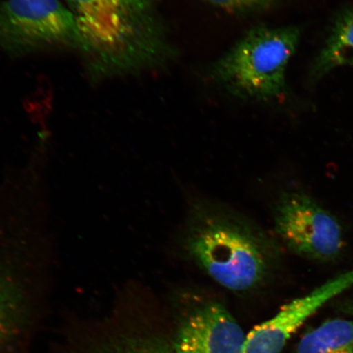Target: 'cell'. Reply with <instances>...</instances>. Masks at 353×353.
<instances>
[{
	"mask_svg": "<svg viewBox=\"0 0 353 353\" xmlns=\"http://www.w3.org/2000/svg\"><path fill=\"white\" fill-rule=\"evenodd\" d=\"M182 241L185 253L198 268L236 293L250 292L266 284L280 263V246L274 238L216 203L193 205Z\"/></svg>",
	"mask_w": 353,
	"mask_h": 353,
	"instance_id": "cell-1",
	"label": "cell"
},
{
	"mask_svg": "<svg viewBox=\"0 0 353 353\" xmlns=\"http://www.w3.org/2000/svg\"><path fill=\"white\" fill-rule=\"evenodd\" d=\"M296 353H353V321L333 319L307 333Z\"/></svg>",
	"mask_w": 353,
	"mask_h": 353,
	"instance_id": "cell-9",
	"label": "cell"
},
{
	"mask_svg": "<svg viewBox=\"0 0 353 353\" xmlns=\"http://www.w3.org/2000/svg\"><path fill=\"white\" fill-rule=\"evenodd\" d=\"M95 353H180L173 341L156 334L125 335L103 344Z\"/></svg>",
	"mask_w": 353,
	"mask_h": 353,
	"instance_id": "cell-10",
	"label": "cell"
},
{
	"mask_svg": "<svg viewBox=\"0 0 353 353\" xmlns=\"http://www.w3.org/2000/svg\"><path fill=\"white\" fill-rule=\"evenodd\" d=\"M353 65V8L335 20L327 41L312 65V74L319 79L331 70Z\"/></svg>",
	"mask_w": 353,
	"mask_h": 353,
	"instance_id": "cell-8",
	"label": "cell"
},
{
	"mask_svg": "<svg viewBox=\"0 0 353 353\" xmlns=\"http://www.w3.org/2000/svg\"><path fill=\"white\" fill-rule=\"evenodd\" d=\"M210 6L229 12L247 13L267 7L273 0H204Z\"/></svg>",
	"mask_w": 353,
	"mask_h": 353,
	"instance_id": "cell-11",
	"label": "cell"
},
{
	"mask_svg": "<svg viewBox=\"0 0 353 353\" xmlns=\"http://www.w3.org/2000/svg\"><path fill=\"white\" fill-rule=\"evenodd\" d=\"M299 37L294 26H256L211 65L210 78L241 100L269 103L279 99Z\"/></svg>",
	"mask_w": 353,
	"mask_h": 353,
	"instance_id": "cell-3",
	"label": "cell"
},
{
	"mask_svg": "<svg viewBox=\"0 0 353 353\" xmlns=\"http://www.w3.org/2000/svg\"><path fill=\"white\" fill-rule=\"evenodd\" d=\"M273 223L281 244L299 257L327 263L342 253L345 242L339 221L300 190H289L277 199Z\"/></svg>",
	"mask_w": 353,
	"mask_h": 353,
	"instance_id": "cell-4",
	"label": "cell"
},
{
	"mask_svg": "<svg viewBox=\"0 0 353 353\" xmlns=\"http://www.w3.org/2000/svg\"><path fill=\"white\" fill-rule=\"evenodd\" d=\"M83 50L117 72H135L170 63L174 46L156 0H65Z\"/></svg>",
	"mask_w": 353,
	"mask_h": 353,
	"instance_id": "cell-2",
	"label": "cell"
},
{
	"mask_svg": "<svg viewBox=\"0 0 353 353\" xmlns=\"http://www.w3.org/2000/svg\"><path fill=\"white\" fill-rule=\"evenodd\" d=\"M69 46L83 50L76 17L60 0L0 3V47L12 52Z\"/></svg>",
	"mask_w": 353,
	"mask_h": 353,
	"instance_id": "cell-5",
	"label": "cell"
},
{
	"mask_svg": "<svg viewBox=\"0 0 353 353\" xmlns=\"http://www.w3.org/2000/svg\"><path fill=\"white\" fill-rule=\"evenodd\" d=\"M173 341L180 353H245L246 336L218 300L194 296Z\"/></svg>",
	"mask_w": 353,
	"mask_h": 353,
	"instance_id": "cell-6",
	"label": "cell"
},
{
	"mask_svg": "<svg viewBox=\"0 0 353 353\" xmlns=\"http://www.w3.org/2000/svg\"><path fill=\"white\" fill-rule=\"evenodd\" d=\"M352 285L353 272L287 303L272 319L250 331L246 336L245 353H281L287 341L309 317Z\"/></svg>",
	"mask_w": 353,
	"mask_h": 353,
	"instance_id": "cell-7",
	"label": "cell"
},
{
	"mask_svg": "<svg viewBox=\"0 0 353 353\" xmlns=\"http://www.w3.org/2000/svg\"><path fill=\"white\" fill-rule=\"evenodd\" d=\"M347 307V310L350 314L353 316V300L352 301L348 303Z\"/></svg>",
	"mask_w": 353,
	"mask_h": 353,
	"instance_id": "cell-12",
	"label": "cell"
}]
</instances>
